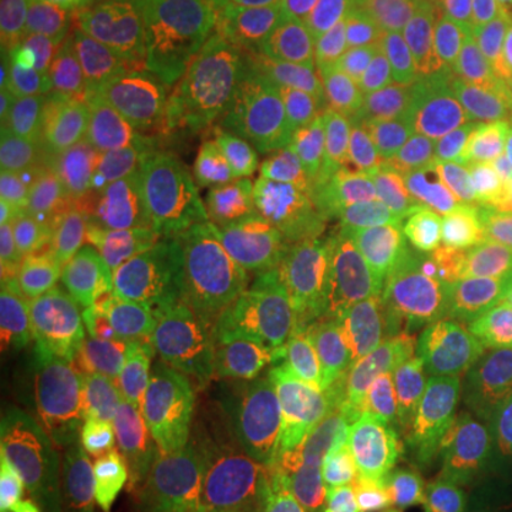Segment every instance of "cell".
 I'll use <instances>...</instances> for the list:
<instances>
[{
  "label": "cell",
  "mask_w": 512,
  "mask_h": 512,
  "mask_svg": "<svg viewBox=\"0 0 512 512\" xmlns=\"http://www.w3.org/2000/svg\"><path fill=\"white\" fill-rule=\"evenodd\" d=\"M487 103L427 63L342 185L330 259L399 265L456 225L487 148Z\"/></svg>",
  "instance_id": "obj_1"
},
{
  "label": "cell",
  "mask_w": 512,
  "mask_h": 512,
  "mask_svg": "<svg viewBox=\"0 0 512 512\" xmlns=\"http://www.w3.org/2000/svg\"><path fill=\"white\" fill-rule=\"evenodd\" d=\"M291 63L288 134L339 174L367 154L430 63L419 0H276Z\"/></svg>",
  "instance_id": "obj_2"
},
{
  "label": "cell",
  "mask_w": 512,
  "mask_h": 512,
  "mask_svg": "<svg viewBox=\"0 0 512 512\" xmlns=\"http://www.w3.org/2000/svg\"><path fill=\"white\" fill-rule=\"evenodd\" d=\"M279 350L302 453L319 473H356L419 441L396 370L350 311L302 293L282 322Z\"/></svg>",
  "instance_id": "obj_3"
},
{
  "label": "cell",
  "mask_w": 512,
  "mask_h": 512,
  "mask_svg": "<svg viewBox=\"0 0 512 512\" xmlns=\"http://www.w3.org/2000/svg\"><path fill=\"white\" fill-rule=\"evenodd\" d=\"M154 57L217 92L242 114L291 137V63L276 0H205L148 20Z\"/></svg>",
  "instance_id": "obj_4"
},
{
  "label": "cell",
  "mask_w": 512,
  "mask_h": 512,
  "mask_svg": "<svg viewBox=\"0 0 512 512\" xmlns=\"http://www.w3.org/2000/svg\"><path fill=\"white\" fill-rule=\"evenodd\" d=\"M339 171L291 137L225 157L191 185L237 222L271 259H330Z\"/></svg>",
  "instance_id": "obj_5"
},
{
  "label": "cell",
  "mask_w": 512,
  "mask_h": 512,
  "mask_svg": "<svg viewBox=\"0 0 512 512\" xmlns=\"http://www.w3.org/2000/svg\"><path fill=\"white\" fill-rule=\"evenodd\" d=\"M177 433V447L208 458L305 456L285 382L279 339L214 370L197 384L174 387L151 404Z\"/></svg>",
  "instance_id": "obj_6"
},
{
  "label": "cell",
  "mask_w": 512,
  "mask_h": 512,
  "mask_svg": "<svg viewBox=\"0 0 512 512\" xmlns=\"http://www.w3.org/2000/svg\"><path fill=\"white\" fill-rule=\"evenodd\" d=\"M180 220L171 200L103 183L92 194L80 288L92 319L171 276Z\"/></svg>",
  "instance_id": "obj_7"
},
{
  "label": "cell",
  "mask_w": 512,
  "mask_h": 512,
  "mask_svg": "<svg viewBox=\"0 0 512 512\" xmlns=\"http://www.w3.org/2000/svg\"><path fill=\"white\" fill-rule=\"evenodd\" d=\"M180 220L171 276L194 302L214 305L271 291L288 274L274 265L268 251L248 231L211 202L197 185L174 188Z\"/></svg>",
  "instance_id": "obj_8"
},
{
  "label": "cell",
  "mask_w": 512,
  "mask_h": 512,
  "mask_svg": "<svg viewBox=\"0 0 512 512\" xmlns=\"http://www.w3.org/2000/svg\"><path fill=\"white\" fill-rule=\"evenodd\" d=\"M143 74L148 100L163 128L174 168V188L191 185L202 171L242 148L282 140L254 123L248 114H242L225 97L165 66L160 57H151Z\"/></svg>",
  "instance_id": "obj_9"
},
{
  "label": "cell",
  "mask_w": 512,
  "mask_h": 512,
  "mask_svg": "<svg viewBox=\"0 0 512 512\" xmlns=\"http://www.w3.org/2000/svg\"><path fill=\"white\" fill-rule=\"evenodd\" d=\"M200 308L174 279H165L126 305L97 313L92 330L117 350L140 396L157 404L183 384Z\"/></svg>",
  "instance_id": "obj_10"
},
{
  "label": "cell",
  "mask_w": 512,
  "mask_h": 512,
  "mask_svg": "<svg viewBox=\"0 0 512 512\" xmlns=\"http://www.w3.org/2000/svg\"><path fill=\"white\" fill-rule=\"evenodd\" d=\"M507 373L501 359L478 356L419 376L410 390V416L421 444L441 456L510 430Z\"/></svg>",
  "instance_id": "obj_11"
},
{
  "label": "cell",
  "mask_w": 512,
  "mask_h": 512,
  "mask_svg": "<svg viewBox=\"0 0 512 512\" xmlns=\"http://www.w3.org/2000/svg\"><path fill=\"white\" fill-rule=\"evenodd\" d=\"M148 402L140 396L117 350L97 333H86L57 373L52 421L100 456L111 439L134 421Z\"/></svg>",
  "instance_id": "obj_12"
},
{
  "label": "cell",
  "mask_w": 512,
  "mask_h": 512,
  "mask_svg": "<svg viewBox=\"0 0 512 512\" xmlns=\"http://www.w3.org/2000/svg\"><path fill=\"white\" fill-rule=\"evenodd\" d=\"M319 473L305 456L208 458L177 447L174 481L202 512H274L311 490Z\"/></svg>",
  "instance_id": "obj_13"
},
{
  "label": "cell",
  "mask_w": 512,
  "mask_h": 512,
  "mask_svg": "<svg viewBox=\"0 0 512 512\" xmlns=\"http://www.w3.org/2000/svg\"><path fill=\"white\" fill-rule=\"evenodd\" d=\"M441 251L512 293V146L498 140L493 128L473 188Z\"/></svg>",
  "instance_id": "obj_14"
},
{
  "label": "cell",
  "mask_w": 512,
  "mask_h": 512,
  "mask_svg": "<svg viewBox=\"0 0 512 512\" xmlns=\"http://www.w3.org/2000/svg\"><path fill=\"white\" fill-rule=\"evenodd\" d=\"M302 293L305 288L288 274L271 291L202 305L188 348L183 384L202 382L214 370L276 342L285 316Z\"/></svg>",
  "instance_id": "obj_15"
},
{
  "label": "cell",
  "mask_w": 512,
  "mask_h": 512,
  "mask_svg": "<svg viewBox=\"0 0 512 512\" xmlns=\"http://www.w3.org/2000/svg\"><path fill=\"white\" fill-rule=\"evenodd\" d=\"M103 163V183L151 194L160 200L174 197V168L168 157L163 128L151 109L146 74L137 72L120 92L97 140Z\"/></svg>",
  "instance_id": "obj_16"
},
{
  "label": "cell",
  "mask_w": 512,
  "mask_h": 512,
  "mask_svg": "<svg viewBox=\"0 0 512 512\" xmlns=\"http://www.w3.org/2000/svg\"><path fill=\"white\" fill-rule=\"evenodd\" d=\"M430 20V63L490 106L512 103V15L444 12Z\"/></svg>",
  "instance_id": "obj_17"
},
{
  "label": "cell",
  "mask_w": 512,
  "mask_h": 512,
  "mask_svg": "<svg viewBox=\"0 0 512 512\" xmlns=\"http://www.w3.org/2000/svg\"><path fill=\"white\" fill-rule=\"evenodd\" d=\"M177 433L148 404L111 439L103 453L97 498L106 512H148L174 481Z\"/></svg>",
  "instance_id": "obj_18"
},
{
  "label": "cell",
  "mask_w": 512,
  "mask_h": 512,
  "mask_svg": "<svg viewBox=\"0 0 512 512\" xmlns=\"http://www.w3.org/2000/svg\"><path fill=\"white\" fill-rule=\"evenodd\" d=\"M3 342L52 345L92 330V308L80 285L37 274L15 259H3L0 274Z\"/></svg>",
  "instance_id": "obj_19"
},
{
  "label": "cell",
  "mask_w": 512,
  "mask_h": 512,
  "mask_svg": "<svg viewBox=\"0 0 512 512\" xmlns=\"http://www.w3.org/2000/svg\"><path fill=\"white\" fill-rule=\"evenodd\" d=\"M143 20L126 18L94 0H60L52 43V69H83L114 86L134 77Z\"/></svg>",
  "instance_id": "obj_20"
},
{
  "label": "cell",
  "mask_w": 512,
  "mask_h": 512,
  "mask_svg": "<svg viewBox=\"0 0 512 512\" xmlns=\"http://www.w3.org/2000/svg\"><path fill=\"white\" fill-rule=\"evenodd\" d=\"M89 205V191L29 197L15 237L3 245V259H15L29 271L80 285Z\"/></svg>",
  "instance_id": "obj_21"
},
{
  "label": "cell",
  "mask_w": 512,
  "mask_h": 512,
  "mask_svg": "<svg viewBox=\"0 0 512 512\" xmlns=\"http://www.w3.org/2000/svg\"><path fill=\"white\" fill-rule=\"evenodd\" d=\"M387 356L396 373H433L470 359V348L433 282H410L390 316Z\"/></svg>",
  "instance_id": "obj_22"
},
{
  "label": "cell",
  "mask_w": 512,
  "mask_h": 512,
  "mask_svg": "<svg viewBox=\"0 0 512 512\" xmlns=\"http://www.w3.org/2000/svg\"><path fill=\"white\" fill-rule=\"evenodd\" d=\"M430 282L461 330L470 356H493L512 342V302L507 291L447 256L430 259Z\"/></svg>",
  "instance_id": "obj_23"
},
{
  "label": "cell",
  "mask_w": 512,
  "mask_h": 512,
  "mask_svg": "<svg viewBox=\"0 0 512 512\" xmlns=\"http://www.w3.org/2000/svg\"><path fill=\"white\" fill-rule=\"evenodd\" d=\"M60 0H0V80L3 103L18 106L52 72Z\"/></svg>",
  "instance_id": "obj_24"
},
{
  "label": "cell",
  "mask_w": 512,
  "mask_h": 512,
  "mask_svg": "<svg viewBox=\"0 0 512 512\" xmlns=\"http://www.w3.org/2000/svg\"><path fill=\"white\" fill-rule=\"evenodd\" d=\"M23 456L37 501L46 512L77 504L100 487L103 456L52 419L37 424L23 444Z\"/></svg>",
  "instance_id": "obj_25"
},
{
  "label": "cell",
  "mask_w": 512,
  "mask_h": 512,
  "mask_svg": "<svg viewBox=\"0 0 512 512\" xmlns=\"http://www.w3.org/2000/svg\"><path fill=\"white\" fill-rule=\"evenodd\" d=\"M356 473L365 487L367 512H461L421 441L393 447Z\"/></svg>",
  "instance_id": "obj_26"
},
{
  "label": "cell",
  "mask_w": 512,
  "mask_h": 512,
  "mask_svg": "<svg viewBox=\"0 0 512 512\" xmlns=\"http://www.w3.org/2000/svg\"><path fill=\"white\" fill-rule=\"evenodd\" d=\"M433 461L461 512H512V427Z\"/></svg>",
  "instance_id": "obj_27"
},
{
  "label": "cell",
  "mask_w": 512,
  "mask_h": 512,
  "mask_svg": "<svg viewBox=\"0 0 512 512\" xmlns=\"http://www.w3.org/2000/svg\"><path fill=\"white\" fill-rule=\"evenodd\" d=\"M29 197L57 191H89L103 180L97 148L80 146L72 137H46L23 126L18 117V148L12 174Z\"/></svg>",
  "instance_id": "obj_28"
},
{
  "label": "cell",
  "mask_w": 512,
  "mask_h": 512,
  "mask_svg": "<svg viewBox=\"0 0 512 512\" xmlns=\"http://www.w3.org/2000/svg\"><path fill=\"white\" fill-rule=\"evenodd\" d=\"M0 399L18 404L37 421L55 416L57 367L32 345L3 342L0 348Z\"/></svg>",
  "instance_id": "obj_29"
},
{
  "label": "cell",
  "mask_w": 512,
  "mask_h": 512,
  "mask_svg": "<svg viewBox=\"0 0 512 512\" xmlns=\"http://www.w3.org/2000/svg\"><path fill=\"white\" fill-rule=\"evenodd\" d=\"M43 89L55 92L66 103L72 114V140H77L80 146L97 148L100 131L126 86L120 89L106 77L83 69H52L43 80Z\"/></svg>",
  "instance_id": "obj_30"
},
{
  "label": "cell",
  "mask_w": 512,
  "mask_h": 512,
  "mask_svg": "<svg viewBox=\"0 0 512 512\" xmlns=\"http://www.w3.org/2000/svg\"><path fill=\"white\" fill-rule=\"evenodd\" d=\"M274 512H367V495L359 473H325L311 490Z\"/></svg>",
  "instance_id": "obj_31"
},
{
  "label": "cell",
  "mask_w": 512,
  "mask_h": 512,
  "mask_svg": "<svg viewBox=\"0 0 512 512\" xmlns=\"http://www.w3.org/2000/svg\"><path fill=\"white\" fill-rule=\"evenodd\" d=\"M0 512H46L32 487L23 447L0 450Z\"/></svg>",
  "instance_id": "obj_32"
},
{
  "label": "cell",
  "mask_w": 512,
  "mask_h": 512,
  "mask_svg": "<svg viewBox=\"0 0 512 512\" xmlns=\"http://www.w3.org/2000/svg\"><path fill=\"white\" fill-rule=\"evenodd\" d=\"M40 421L29 416L18 404L0 399V450H12V447H23L26 439L35 433Z\"/></svg>",
  "instance_id": "obj_33"
},
{
  "label": "cell",
  "mask_w": 512,
  "mask_h": 512,
  "mask_svg": "<svg viewBox=\"0 0 512 512\" xmlns=\"http://www.w3.org/2000/svg\"><path fill=\"white\" fill-rule=\"evenodd\" d=\"M26 205H29V194L23 191V185L15 177H3V185H0V239H3V245L15 237Z\"/></svg>",
  "instance_id": "obj_34"
},
{
  "label": "cell",
  "mask_w": 512,
  "mask_h": 512,
  "mask_svg": "<svg viewBox=\"0 0 512 512\" xmlns=\"http://www.w3.org/2000/svg\"><path fill=\"white\" fill-rule=\"evenodd\" d=\"M94 3L109 6L114 12H120L126 18L143 20V23L168 18V15L180 12L185 6V0H94Z\"/></svg>",
  "instance_id": "obj_35"
},
{
  "label": "cell",
  "mask_w": 512,
  "mask_h": 512,
  "mask_svg": "<svg viewBox=\"0 0 512 512\" xmlns=\"http://www.w3.org/2000/svg\"><path fill=\"white\" fill-rule=\"evenodd\" d=\"M427 18L444 12H467V15H512V0H433L424 9Z\"/></svg>",
  "instance_id": "obj_36"
},
{
  "label": "cell",
  "mask_w": 512,
  "mask_h": 512,
  "mask_svg": "<svg viewBox=\"0 0 512 512\" xmlns=\"http://www.w3.org/2000/svg\"><path fill=\"white\" fill-rule=\"evenodd\" d=\"M487 117H490V128L495 137L512 146V103H504V106L487 103Z\"/></svg>",
  "instance_id": "obj_37"
},
{
  "label": "cell",
  "mask_w": 512,
  "mask_h": 512,
  "mask_svg": "<svg viewBox=\"0 0 512 512\" xmlns=\"http://www.w3.org/2000/svg\"><path fill=\"white\" fill-rule=\"evenodd\" d=\"M148 512H202V510L197 507V501L185 493V490H171V493H165Z\"/></svg>",
  "instance_id": "obj_38"
},
{
  "label": "cell",
  "mask_w": 512,
  "mask_h": 512,
  "mask_svg": "<svg viewBox=\"0 0 512 512\" xmlns=\"http://www.w3.org/2000/svg\"><path fill=\"white\" fill-rule=\"evenodd\" d=\"M52 512H106V507L100 504V498L94 493L89 498H83V501H77V504H69V507H60V510Z\"/></svg>",
  "instance_id": "obj_39"
},
{
  "label": "cell",
  "mask_w": 512,
  "mask_h": 512,
  "mask_svg": "<svg viewBox=\"0 0 512 512\" xmlns=\"http://www.w3.org/2000/svg\"><path fill=\"white\" fill-rule=\"evenodd\" d=\"M507 399H510V416H512V365H510V373H507Z\"/></svg>",
  "instance_id": "obj_40"
},
{
  "label": "cell",
  "mask_w": 512,
  "mask_h": 512,
  "mask_svg": "<svg viewBox=\"0 0 512 512\" xmlns=\"http://www.w3.org/2000/svg\"><path fill=\"white\" fill-rule=\"evenodd\" d=\"M421 6H424V9H427V6H433V0H419Z\"/></svg>",
  "instance_id": "obj_41"
}]
</instances>
